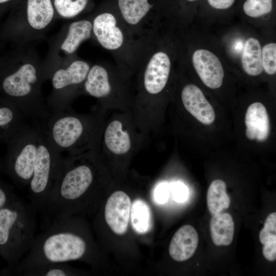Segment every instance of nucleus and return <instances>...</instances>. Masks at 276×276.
Instances as JSON below:
<instances>
[{"label": "nucleus", "instance_id": "f257e3e1", "mask_svg": "<svg viewBox=\"0 0 276 276\" xmlns=\"http://www.w3.org/2000/svg\"><path fill=\"white\" fill-rule=\"evenodd\" d=\"M99 159L96 151L63 157L56 181L42 213L48 225L55 220L72 216L77 211L78 202L94 184L95 165Z\"/></svg>", "mask_w": 276, "mask_h": 276}, {"label": "nucleus", "instance_id": "f03ea898", "mask_svg": "<svg viewBox=\"0 0 276 276\" xmlns=\"http://www.w3.org/2000/svg\"><path fill=\"white\" fill-rule=\"evenodd\" d=\"M107 111L99 106L88 113L72 109L51 112L42 126L51 143L61 154L77 155L97 151Z\"/></svg>", "mask_w": 276, "mask_h": 276}, {"label": "nucleus", "instance_id": "7ed1b4c3", "mask_svg": "<svg viewBox=\"0 0 276 276\" xmlns=\"http://www.w3.org/2000/svg\"><path fill=\"white\" fill-rule=\"evenodd\" d=\"M88 245L77 231L73 216L53 221L35 236L32 245L16 267L18 274L41 265L81 260L86 255Z\"/></svg>", "mask_w": 276, "mask_h": 276}, {"label": "nucleus", "instance_id": "20e7f679", "mask_svg": "<svg viewBox=\"0 0 276 276\" xmlns=\"http://www.w3.org/2000/svg\"><path fill=\"white\" fill-rule=\"evenodd\" d=\"M35 213L30 203L18 198L0 209V248L16 267L35 237Z\"/></svg>", "mask_w": 276, "mask_h": 276}, {"label": "nucleus", "instance_id": "39448f33", "mask_svg": "<svg viewBox=\"0 0 276 276\" xmlns=\"http://www.w3.org/2000/svg\"><path fill=\"white\" fill-rule=\"evenodd\" d=\"M129 76L124 71L95 64L90 67L83 88L105 110L131 111L133 90Z\"/></svg>", "mask_w": 276, "mask_h": 276}, {"label": "nucleus", "instance_id": "423d86ee", "mask_svg": "<svg viewBox=\"0 0 276 276\" xmlns=\"http://www.w3.org/2000/svg\"><path fill=\"white\" fill-rule=\"evenodd\" d=\"M41 124L27 123L7 142V150L3 158L7 173L18 185L28 186L36 159Z\"/></svg>", "mask_w": 276, "mask_h": 276}, {"label": "nucleus", "instance_id": "0eeeda50", "mask_svg": "<svg viewBox=\"0 0 276 276\" xmlns=\"http://www.w3.org/2000/svg\"><path fill=\"white\" fill-rule=\"evenodd\" d=\"M63 157L52 145L41 124L36 159L29 187L30 204L43 213L56 181Z\"/></svg>", "mask_w": 276, "mask_h": 276}, {"label": "nucleus", "instance_id": "6e6552de", "mask_svg": "<svg viewBox=\"0 0 276 276\" xmlns=\"http://www.w3.org/2000/svg\"><path fill=\"white\" fill-rule=\"evenodd\" d=\"M147 137L136 127L130 111H114L106 118L97 152L100 155L127 156L138 151Z\"/></svg>", "mask_w": 276, "mask_h": 276}, {"label": "nucleus", "instance_id": "1a4fd4ad", "mask_svg": "<svg viewBox=\"0 0 276 276\" xmlns=\"http://www.w3.org/2000/svg\"><path fill=\"white\" fill-rule=\"evenodd\" d=\"M92 25L93 32L97 41L108 51L119 53L130 42V33L111 13L104 12L98 15Z\"/></svg>", "mask_w": 276, "mask_h": 276}, {"label": "nucleus", "instance_id": "9d476101", "mask_svg": "<svg viewBox=\"0 0 276 276\" xmlns=\"http://www.w3.org/2000/svg\"><path fill=\"white\" fill-rule=\"evenodd\" d=\"M192 61L197 74L204 85L212 89L218 88L222 85L224 70L215 54L206 49H198L193 53Z\"/></svg>", "mask_w": 276, "mask_h": 276}, {"label": "nucleus", "instance_id": "9b49d317", "mask_svg": "<svg viewBox=\"0 0 276 276\" xmlns=\"http://www.w3.org/2000/svg\"><path fill=\"white\" fill-rule=\"evenodd\" d=\"M131 206V200L123 191H116L108 198L104 209L105 219L116 234L121 235L127 231Z\"/></svg>", "mask_w": 276, "mask_h": 276}, {"label": "nucleus", "instance_id": "f8f14e48", "mask_svg": "<svg viewBox=\"0 0 276 276\" xmlns=\"http://www.w3.org/2000/svg\"><path fill=\"white\" fill-rule=\"evenodd\" d=\"M181 99L186 109L198 121L204 125L214 122V108L198 86L192 84L186 85L182 89Z\"/></svg>", "mask_w": 276, "mask_h": 276}, {"label": "nucleus", "instance_id": "ddd939ff", "mask_svg": "<svg viewBox=\"0 0 276 276\" xmlns=\"http://www.w3.org/2000/svg\"><path fill=\"white\" fill-rule=\"evenodd\" d=\"M245 135L250 140L265 141L270 132V120L267 110L260 102L251 104L247 108L245 116Z\"/></svg>", "mask_w": 276, "mask_h": 276}, {"label": "nucleus", "instance_id": "4468645a", "mask_svg": "<svg viewBox=\"0 0 276 276\" xmlns=\"http://www.w3.org/2000/svg\"><path fill=\"white\" fill-rule=\"evenodd\" d=\"M89 65L82 60L72 62L66 69L56 71L52 78V83L55 93L59 94L65 90L83 84L90 69ZM49 102L51 103L57 97Z\"/></svg>", "mask_w": 276, "mask_h": 276}, {"label": "nucleus", "instance_id": "2eb2a0df", "mask_svg": "<svg viewBox=\"0 0 276 276\" xmlns=\"http://www.w3.org/2000/svg\"><path fill=\"white\" fill-rule=\"evenodd\" d=\"M198 241L195 229L190 225H183L175 232L171 240L169 255L175 261H186L195 253Z\"/></svg>", "mask_w": 276, "mask_h": 276}, {"label": "nucleus", "instance_id": "dca6fc26", "mask_svg": "<svg viewBox=\"0 0 276 276\" xmlns=\"http://www.w3.org/2000/svg\"><path fill=\"white\" fill-rule=\"evenodd\" d=\"M118 5L122 22L129 33L142 28L153 6L148 0H118Z\"/></svg>", "mask_w": 276, "mask_h": 276}, {"label": "nucleus", "instance_id": "f3484780", "mask_svg": "<svg viewBox=\"0 0 276 276\" xmlns=\"http://www.w3.org/2000/svg\"><path fill=\"white\" fill-rule=\"evenodd\" d=\"M26 118L8 99L0 97V142H6L27 123Z\"/></svg>", "mask_w": 276, "mask_h": 276}, {"label": "nucleus", "instance_id": "a211bd4d", "mask_svg": "<svg viewBox=\"0 0 276 276\" xmlns=\"http://www.w3.org/2000/svg\"><path fill=\"white\" fill-rule=\"evenodd\" d=\"M234 222L232 216L227 213L213 215L210 223L211 238L217 246H228L233 240Z\"/></svg>", "mask_w": 276, "mask_h": 276}, {"label": "nucleus", "instance_id": "6ab92c4d", "mask_svg": "<svg viewBox=\"0 0 276 276\" xmlns=\"http://www.w3.org/2000/svg\"><path fill=\"white\" fill-rule=\"evenodd\" d=\"M54 15L51 0H28L27 18L30 25L36 30L47 27Z\"/></svg>", "mask_w": 276, "mask_h": 276}, {"label": "nucleus", "instance_id": "aec40b11", "mask_svg": "<svg viewBox=\"0 0 276 276\" xmlns=\"http://www.w3.org/2000/svg\"><path fill=\"white\" fill-rule=\"evenodd\" d=\"M261 47L258 39L248 38L244 44L241 56V64L244 71L248 75L256 76L263 71Z\"/></svg>", "mask_w": 276, "mask_h": 276}, {"label": "nucleus", "instance_id": "412c9836", "mask_svg": "<svg viewBox=\"0 0 276 276\" xmlns=\"http://www.w3.org/2000/svg\"><path fill=\"white\" fill-rule=\"evenodd\" d=\"M93 31L90 21L83 19L72 22L61 49L68 54L75 52L81 43L90 38Z\"/></svg>", "mask_w": 276, "mask_h": 276}, {"label": "nucleus", "instance_id": "4be33fe9", "mask_svg": "<svg viewBox=\"0 0 276 276\" xmlns=\"http://www.w3.org/2000/svg\"><path fill=\"white\" fill-rule=\"evenodd\" d=\"M206 200L208 210L212 215L228 209L230 199L226 193L225 182L221 179L213 181L208 190Z\"/></svg>", "mask_w": 276, "mask_h": 276}, {"label": "nucleus", "instance_id": "5701e85b", "mask_svg": "<svg viewBox=\"0 0 276 276\" xmlns=\"http://www.w3.org/2000/svg\"><path fill=\"white\" fill-rule=\"evenodd\" d=\"M130 215L132 227L137 234H144L150 230L151 213L145 201L135 199L131 204Z\"/></svg>", "mask_w": 276, "mask_h": 276}, {"label": "nucleus", "instance_id": "b1692460", "mask_svg": "<svg viewBox=\"0 0 276 276\" xmlns=\"http://www.w3.org/2000/svg\"><path fill=\"white\" fill-rule=\"evenodd\" d=\"M25 276H67L73 275V270L64 263H49L24 271Z\"/></svg>", "mask_w": 276, "mask_h": 276}, {"label": "nucleus", "instance_id": "393cba45", "mask_svg": "<svg viewBox=\"0 0 276 276\" xmlns=\"http://www.w3.org/2000/svg\"><path fill=\"white\" fill-rule=\"evenodd\" d=\"M87 3L88 0H54L57 11L65 18L73 17L80 14Z\"/></svg>", "mask_w": 276, "mask_h": 276}, {"label": "nucleus", "instance_id": "a878e982", "mask_svg": "<svg viewBox=\"0 0 276 276\" xmlns=\"http://www.w3.org/2000/svg\"><path fill=\"white\" fill-rule=\"evenodd\" d=\"M273 6V0H245L243 10L248 16L257 18L270 13Z\"/></svg>", "mask_w": 276, "mask_h": 276}, {"label": "nucleus", "instance_id": "bb28decb", "mask_svg": "<svg viewBox=\"0 0 276 276\" xmlns=\"http://www.w3.org/2000/svg\"><path fill=\"white\" fill-rule=\"evenodd\" d=\"M262 64L263 70L268 75L276 72V43H268L261 50Z\"/></svg>", "mask_w": 276, "mask_h": 276}, {"label": "nucleus", "instance_id": "cd10ccee", "mask_svg": "<svg viewBox=\"0 0 276 276\" xmlns=\"http://www.w3.org/2000/svg\"><path fill=\"white\" fill-rule=\"evenodd\" d=\"M259 240L262 244L276 242V213L272 212L266 218L264 227L259 233Z\"/></svg>", "mask_w": 276, "mask_h": 276}, {"label": "nucleus", "instance_id": "c85d7f7f", "mask_svg": "<svg viewBox=\"0 0 276 276\" xmlns=\"http://www.w3.org/2000/svg\"><path fill=\"white\" fill-rule=\"evenodd\" d=\"M172 194L174 199L178 202L185 201L189 196L187 187L181 182H176L173 186Z\"/></svg>", "mask_w": 276, "mask_h": 276}, {"label": "nucleus", "instance_id": "c756f323", "mask_svg": "<svg viewBox=\"0 0 276 276\" xmlns=\"http://www.w3.org/2000/svg\"><path fill=\"white\" fill-rule=\"evenodd\" d=\"M169 197V188L168 185L162 183L157 185L154 190V198L155 201L159 204L165 203Z\"/></svg>", "mask_w": 276, "mask_h": 276}, {"label": "nucleus", "instance_id": "7c9ffc66", "mask_svg": "<svg viewBox=\"0 0 276 276\" xmlns=\"http://www.w3.org/2000/svg\"><path fill=\"white\" fill-rule=\"evenodd\" d=\"M262 253L267 260L275 261L276 259V242L264 244L262 248Z\"/></svg>", "mask_w": 276, "mask_h": 276}, {"label": "nucleus", "instance_id": "2f4dec72", "mask_svg": "<svg viewBox=\"0 0 276 276\" xmlns=\"http://www.w3.org/2000/svg\"><path fill=\"white\" fill-rule=\"evenodd\" d=\"M236 0H207L209 5L217 10H226L231 8Z\"/></svg>", "mask_w": 276, "mask_h": 276}, {"label": "nucleus", "instance_id": "473e14b6", "mask_svg": "<svg viewBox=\"0 0 276 276\" xmlns=\"http://www.w3.org/2000/svg\"><path fill=\"white\" fill-rule=\"evenodd\" d=\"M10 192H9L1 183H0V209L9 202L17 199L14 196L12 197Z\"/></svg>", "mask_w": 276, "mask_h": 276}, {"label": "nucleus", "instance_id": "72a5a7b5", "mask_svg": "<svg viewBox=\"0 0 276 276\" xmlns=\"http://www.w3.org/2000/svg\"><path fill=\"white\" fill-rule=\"evenodd\" d=\"M9 0H0V4L1 3H5V2H7L8 1H9Z\"/></svg>", "mask_w": 276, "mask_h": 276}, {"label": "nucleus", "instance_id": "f704fd0d", "mask_svg": "<svg viewBox=\"0 0 276 276\" xmlns=\"http://www.w3.org/2000/svg\"><path fill=\"white\" fill-rule=\"evenodd\" d=\"M187 1H188V2H195L197 0H186Z\"/></svg>", "mask_w": 276, "mask_h": 276}]
</instances>
